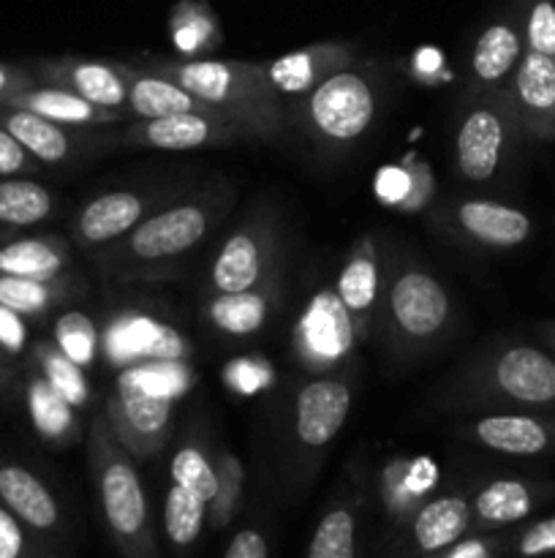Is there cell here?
<instances>
[{"label": "cell", "instance_id": "obj_1", "mask_svg": "<svg viewBox=\"0 0 555 558\" xmlns=\"http://www.w3.org/2000/svg\"><path fill=\"white\" fill-rule=\"evenodd\" d=\"M145 69L169 76L215 112L232 120L245 136L272 142L286 129V107L267 80L264 63L215 58H150Z\"/></svg>", "mask_w": 555, "mask_h": 558}, {"label": "cell", "instance_id": "obj_2", "mask_svg": "<svg viewBox=\"0 0 555 558\" xmlns=\"http://www.w3.org/2000/svg\"><path fill=\"white\" fill-rule=\"evenodd\" d=\"M87 463L103 526L120 558H161L150 501L136 472V461L112 434L103 412L92 417L87 430Z\"/></svg>", "mask_w": 555, "mask_h": 558}, {"label": "cell", "instance_id": "obj_3", "mask_svg": "<svg viewBox=\"0 0 555 558\" xmlns=\"http://www.w3.org/2000/svg\"><path fill=\"white\" fill-rule=\"evenodd\" d=\"M384 80L379 69L365 60H354L335 71L305 96L283 104L286 120L297 125L321 150H346L357 145L381 112Z\"/></svg>", "mask_w": 555, "mask_h": 558}, {"label": "cell", "instance_id": "obj_4", "mask_svg": "<svg viewBox=\"0 0 555 558\" xmlns=\"http://www.w3.org/2000/svg\"><path fill=\"white\" fill-rule=\"evenodd\" d=\"M223 210L226 202L218 199V194L196 196L156 210L141 218L123 240L96 256L98 272L120 281L150 276L158 267L190 254L210 234Z\"/></svg>", "mask_w": 555, "mask_h": 558}, {"label": "cell", "instance_id": "obj_5", "mask_svg": "<svg viewBox=\"0 0 555 558\" xmlns=\"http://www.w3.org/2000/svg\"><path fill=\"white\" fill-rule=\"evenodd\" d=\"M457 392L495 412L555 414V354L520 341L490 347L468 365Z\"/></svg>", "mask_w": 555, "mask_h": 558}, {"label": "cell", "instance_id": "obj_6", "mask_svg": "<svg viewBox=\"0 0 555 558\" xmlns=\"http://www.w3.org/2000/svg\"><path fill=\"white\" fill-rule=\"evenodd\" d=\"M381 325L400 354L435 347L452 325V298L444 283L414 262H397L381 287Z\"/></svg>", "mask_w": 555, "mask_h": 558}, {"label": "cell", "instance_id": "obj_7", "mask_svg": "<svg viewBox=\"0 0 555 558\" xmlns=\"http://www.w3.org/2000/svg\"><path fill=\"white\" fill-rule=\"evenodd\" d=\"M520 142H526V136L517 123L506 87L477 93L473 104L462 112L460 123H457V172L468 183H488L504 169L506 158Z\"/></svg>", "mask_w": 555, "mask_h": 558}, {"label": "cell", "instance_id": "obj_8", "mask_svg": "<svg viewBox=\"0 0 555 558\" xmlns=\"http://www.w3.org/2000/svg\"><path fill=\"white\" fill-rule=\"evenodd\" d=\"M359 338L335 287H319L292 327L294 360L308 374H337L354 357Z\"/></svg>", "mask_w": 555, "mask_h": 558}, {"label": "cell", "instance_id": "obj_9", "mask_svg": "<svg viewBox=\"0 0 555 558\" xmlns=\"http://www.w3.org/2000/svg\"><path fill=\"white\" fill-rule=\"evenodd\" d=\"M278 276V229L272 213H254L221 243L207 287L212 294L248 292Z\"/></svg>", "mask_w": 555, "mask_h": 558}, {"label": "cell", "instance_id": "obj_10", "mask_svg": "<svg viewBox=\"0 0 555 558\" xmlns=\"http://www.w3.org/2000/svg\"><path fill=\"white\" fill-rule=\"evenodd\" d=\"M174 407L169 396L145 387L134 374H125L107 398L103 417L136 463L156 458L172 434Z\"/></svg>", "mask_w": 555, "mask_h": 558}, {"label": "cell", "instance_id": "obj_11", "mask_svg": "<svg viewBox=\"0 0 555 558\" xmlns=\"http://www.w3.org/2000/svg\"><path fill=\"white\" fill-rule=\"evenodd\" d=\"M245 140V131L221 112H180L166 118L131 120L123 142L141 150H201Z\"/></svg>", "mask_w": 555, "mask_h": 558}, {"label": "cell", "instance_id": "obj_12", "mask_svg": "<svg viewBox=\"0 0 555 558\" xmlns=\"http://www.w3.org/2000/svg\"><path fill=\"white\" fill-rule=\"evenodd\" d=\"M471 534V496L462 490L433 496L397 529L390 558L433 556Z\"/></svg>", "mask_w": 555, "mask_h": 558}, {"label": "cell", "instance_id": "obj_13", "mask_svg": "<svg viewBox=\"0 0 555 558\" xmlns=\"http://www.w3.org/2000/svg\"><path fill=\"white\" fill-rule=\"evenodd\" d=\"M0 505L20 518L33 534L65 554L69 523L63 507L47 483L27 466L0 458Z\"/></svg>", "mask_w": 555, "mask_h": 558}, {"label": "cell", "instance_id": "obj_14", "mask_svg": "<svg viewBox=\"0 0 555 558\" xmlns=\"http://www.w3.org/2000/svg\"><path fill=\"white\" fill-rule=\"evenodd\" d=\"M351 412V385L335 374L313 376L294 396L292 430L305 452H324Z\"/></svg>", "mask_w": 555, "mask_h": 558}, {"label": "cell", "instance_id": "obj_15", "mask_svg": "<svg viewBox=\"0 0 555 558\" xmlns=\"http://www.w3.org/2000/svg\"><path fill=\"white\" fill-rule=\"evenodd\" d=\"M131 69L134 65L96 58H47L33 65V76L44 82V85H54L76 93V96L87 98V101L98 104V107L125 112Z\"/></svg>", "mask_w": 555, "mask_h": 558}, {"label": "cell", "instance_id": "obj_16", "mask_svg": "<svg viewBox=\"0 0 555 558\" xmlns=\"http://www.w3.org/2000/svg\"><path fill=\"white\" fill-rule=\"evenodd\" d=\"M462 436L498 456H555V414L488 412L473 417L462 428Z\"/></svg>", "mask_w": 555, "mask_h": 558}, {"label": "cell", "instance_id": "obj_17", "mask_svg": "<svg viewBox=\"0 0 555 558\" xmlns=\"http://www.w3.org/2000/svg\"><path fill=\"white\" fill-rule=\"evenodd\" d=\"M506 93L526 142H555V58L526 49Z\"/></svg>", "mask_w": 555, "mask_h": 558}, {"label": "cell", "instance_id": "obj_18", "mask_svg": "<svg viewBox=\"0 0 555 558\" xmlns=\"http://www.w3.org/2000/svg\"><path fill=\"white\" fill-rule=\"evenodd\" d=\"M152 196L131 189L107 191L92 196L76 210L71 221V238L87 254H101L103 248L123 240L141 218H147Z\"/></svg>", "mask_w": 555, "mask_h": 558}, {"label": "cell", "instance_id": "obj_19", "mask_svg": "<svg viewBox=\"0 0 555 558\" xmlns=\"http://www.w3.org/2000/svg\"><path fill=\"white\" fill-rule=\"evenodd\" d=\"M354 60H357L354 44L321 41L294 49V52L281 54V58H272L270 63H264V71L272 90L281 96L283 104H288L319 87L321 82L330 80L335 71L351 65Z\"/></svg>", "mask_w": 555, "mask_h": 558}, {"label": "cell", "instance_id": "obj_20", "mask_svg": "<svg viewBox=\"0 0 555 558\" xmlns=\"http://www.w3.org/2000/svg\"><path fill=\"white\" fill-rule=\"evenodd\" d=\"M522 52H526V41H522L520 14H517V5L511 3V9L488 22L473 41L471 58H468L473 93L501 90L509 85Z\"/></svg>", "mask_w": 555, "mask_h": 558}, {"label": "cell", "instance_id": "obj_21", "mask_svg": "<svg viewBox=\"0 0 555 558\" xmlns=\"http://www.w3.org/2000/svg\"><path fill=\"white\" fill-rule=\"evenodd\" d=\"M555 485L522 477H495L471 490V534H490L522 523Z\"/></svg>", "mask_w": 555, "mask_h": 558}, {"label": "cell", "instance_id": "obj_22", "mask_svg": "<svg viewBox=\"0 0 555 558\" xmlns=\"http://www.w3.org/2000/svg\"><path fill=\"white\" fill-rule=\"evenodd\" d=\"M446 218L462 238L495 251L517 248L533 234V221L526 210L495 199H460L446 207Z\"/></svg>", "mask_w": 555, "mask_h": 558}, {"label": "cell", "instance_id": "obj_23", "mask_svg": "<svg viewBox=\"0 0 555 558\" xmlns=\"http://www.w3.org/2000/svg\"><path fill=\"white\" fill-rule=\"evenodd\" d=\"M335 292L341 294L348 316L354 322L359 343H365L373 330L381 300V251L375 238L365 234L348 248L341 270H337Z\"/></svg>", "mask_w": 555, "mask_h": 558}, {"label": "cell", "instance_id": "obj_24", "mask_svg": "<svg viewBox=\"0 0 555 558\" xmlns=\"http://www.w3.org/2000/svg\"><path fill=\"white\" fill-rule=\"evenodd\" d=\"M0 123L14 134V140L20 142L38 163H47V167H60V163L74 161V158L82 156V150H85V142L76 134V131L82 129L60 125L54 123V120H47L41 118V114L30 112V109L3 104V107H0Z\"/></svg>", "mask_w": 555, "mask_h": 558}, {"label": "cell", "instance_id": "obj_25", "mask_svg": "<svg viewBox=\"0 0 555 558\" xmlns=\"http://www.w3.org/2000/svg\"><path fill=\"white\" fill-rule=\"evenodd\" d=\"M9 107L30 109V112L54 120L60 125H69V129H96V125H114L128 120V114L120 112V109L98 107V104H90L87 98L76 96V93L44 85L38 80L27 90L16 93Z\"/></svg>", "mask_w": 555, "mask_h": 558}, {"label": "cell", "instance_id": "obj_26", "mask_svg": "<svg viewBox=\"0 0 555 558\" xmlns=\"http://www.w3.org/2000/svg\"><path fill=\"white\" fill-rule=\"evenodd\" d=\"M278 300V276L261 287L234 294H210L205 316L212 330L226 338H250L264 330Z\"/></svg>", "mask_w": 555, "mask_h": 558}, {"label": "cell", "instance_id": "obj_27", "mask_svg": "<svg viewBox=\"0 0 555 558\" xmlns=\"http://www.w3.org/2000/svg\"><path fill=\"white\" fill-rule=\"evenodd\" d=\"M125 112L134 120H150L180 112H215V109L201 101V98H196L190 90H185L183 85L169 80V76L156 74L145 65H134L131 69Z\"/></svg>", "mask_w": 555, "mask_h": 558}, {"label": "cell", "instance_id": "obj_28", "mask_svg": "<svg viewBox=\"0 0 555 558\" xmlns=\"http://www.w3.org/2000/svg\"><path fill=\"white\" fill-rule=\"evenodd\" d=\"M71 245L58 234H20L0 245V272L20 278H49L71 272Z\"/></svg>", "mask_w": 555, "mask_h": 558}, {"label": "cell", "instance_id": "obj_29", "mask_svg": "<svg viewBox=\"0 0 555 558\" xmlns=\"http://www.w3.org/2000/svg\"><path fill=\"white\" fill-rule=\"evenodd\" d=\"M381 505L392 529H400L417 512L435 485V463L428 458H395L381 474Z\"/></svg>", "mask_w": 555, "mask_h": 558}, {"label": "cell", "instance_id": "obj_30", "mask_svg": "<svg viewBox=\"0 0 555 558\" xmlns=\"http://www.w3.org/2000/svg\"><path fill=\"white\" fill-rule=\"evenodd\" d=\"M305 558H365L362 507L351 494H341L316 521Z\"/></svg>", "mask_w": 555, "mask_h": 558}, {"label": "cell", "instance_id": "obj_31", "mask_svg": "<svg viewBox=\"0 0 555 558\" xmlns=\"http://www.w3.org/2000/svg\"><path fill=\"white\" fill-rule=\"evenodd\" d=\"M22 398H25L27 417H30L33 430L41 436L47 445L65 447L74 445L79 436V420L76 409L38 374L36 368L27 371L25 385H22Z\"/></svg>", "mask_w": 555, "mask_h": 558}, {"label": "cell", "instance_id": "obj_32", "mask_svg": "<svg viewBox=\"0 0 555 558\" xmlns=\"http://www.w3.org/2000/svg\"><path fill=\"white\" fill-rule=\"evenodd\" d=\"M54 194L30 178H0V245L54 216Z\"/></svg>", "mask_w": 555, "mask_h": 558}, {"label": "cell", "instance_id": "obj_33", "mask_svg": "<svg viewBox=\"0 0 555 558\" xmlns=\"http://www.w3.org/2000/svg\"><path fill=\"white\" fill-rule=\"evenodd\" d=\"M82 292V281L76 276H60L41 281V278H20L0 272V303L22 314L25 319H44L60 305L74 300Z\"/></svg>", "mask_w": 555, "mask_h": 558}, {"label": "cell", "instance_id": "obj_34", "mask_svg": "<svg viewBox=\"0 0 555 558\" xmlns=\"http://www.w3.org/2000/svg\"><path fill=\"white\" fill-rule=\"evenodd\" d=\"M207 512H210V501L177 483L169 485L166 499H163V534L172 554L185 556L196 548L205 532Z\"/></svg>", "mask_w": 555, "mask_h": 558}, {"label": "cell", "instance_id": "obj_35", "mask_svg": "<svg viewBox=\"0 0 555 558\" xmlns=\"http://www.w3.org/2000/svg\"><path fill=\"white\" fill-rule=\"evenodd\" d=\"M30 368H36L71 407L79 412L90 403V381H87L85 368L71 363L54 341H38L30 349Z\"/></svg>", "mask_w": 555, "mask_h": 558}, {"label": "cell", "instance_id": "obj_36", "mask_svg": "<svg viewBox=\"0 0 555 558\" xmlns=\"http://www.w3.org/2000/svg\"><path fill=\"white\" fill-rule=\"evenodd\" d=\"M215 474L218 488L210 501V512H207V523L215 532H223L243 505V488H245V469L234 452L221 450L215 456Z\"/></svg>", "mask_w": 555, "mask_h": 558}, {"label": "cell", "instance_id": "obj_37", "mask_svg": "<svg viewBox=\"0 0 555 558\" xmlns=\"http://www.w3.org/2000/svg\"><path fill=\"white\" fill-rule=\"evenodd\" d=\"M52 341L79 368L87 371L90 365H96L101 338H98L96 322L87 314H82V311H65V314L54 319Z\"/></svg>", "mask_w": 555, "mask_h": 558}, {"label": "cell", "instance_id": "obj_38", "mask_svg": "<svg viewBox=\"0 0 555 558\" xmlns=\"http://www.w3.org/2000/svg\"><path fill=\"white\" fill-rule=\"evenodd\" d=\"M169 474H172V483L194 490V494H199L205 501H212V496H215V461H210L207 452L201 450L196 441H185V445L174 452Z\"/></svg>", "mask_w": 555, "mask_h": 558}, {"label": "cell", "instance_id": "obj_39", "mask_svg": "<svg viewBox=\"0 0 555 558\" xmlns=\"http://www.w3.org/2000/svg\"><path fill=\"white\" fill-rule=\"evenodd\" d=\"M528 52L555 58V0H515Z\"/></svg>", "mask_w": 555, "mask_h": 558}, {"label": "cell", "instance_id": "obj_40", "mask_svg": "<svg viewBox=\"0 0 555 558\" xmlns=\"http://www.w3.org/2000/svg\"><path fill=\"white\" fill-rule=\"evenodd\" d=\"M0 558H63L58 548L44 543L16 515L0 505Z\"/></svg>", "mask_w": 555, "mask_h": 558}, {"label": "cell", "instance_id": "obj_41", "mask_svg": "<svg viewBox=\"0 0 555 558\" xmlns=\"http://www.w3.org/2000/svg\"><path fill=\"white\" fill-rule=\"evenodd\" d=\"M506 550H511V556L515 558L553 556L555 554V515L522 529V532L511 539V545Z\"/></svg>", "mask_w": 555, "mask_h": 558}, {"label": "cell", "instance_id": "obj_42", "mask_svg": "<svg viewBox=\"0 0 555 558\" xmlns=\"http://www.w3.org/2000/svg\"><path fill=\"white\" fill-rule=\"evenodd\" d=\"M504 550H506V539L498 537L495 532H490V534H468V537H462L460 543L422 558H501L504 556Z\"/></svg>", "mask_w": 555, "mask_h": 558}, {"label": "cell", "instance_id": "obj_43", "mask_svg": "<svg viewBox=\"0 0 555 558\" xmlns=\"http://www.w3.org/2000/svg\"><path fill=\"white\" fill-rule=\"evenodd\" d=\"M38 167L41 163L0 123V178H27V174L38 172Z\"/></svg>", "mask_w": 555, "mask_h": 558}, {"label": "cell", "instance_id": "obj_44", "mask_svg": "<svg viewBox=\"0 0 555 558\" xmlns=\"http://www.w3.org/2000/svg\"><path fill=\"white\" fill-rule=\"evenodd\" d=\"M30 343V330H27V319L9 305L0 303V352L9 360L22 357Z\"/></svg>", "mask_w": 555, "mask_h": 558}, {"label": "cell", "instance_id": "obj_45", "mask_svg": "<svg viewBox=\"0 0 555 558\" xmlns=\"http://www.w3.org/2000/svg\"><path fill=\"white\" fill-rule=\"evenodd\" d=\"M433 191H435V180L428 163L411 161V167H408V191L406 196H403L400 205H397V210L400 213L424 210L428 202L433 199Z\"/></svg>", "mask_w": 555, "mask_h": 558}, {"label": "cell", "instance_id": "obj_46", "mask_svg": "<svg viewBox=\"0 0 555 558\" xmlns=\"http://www.w3.org/2000/svg\"><path fill=\"white\" fill-rule=\"evenodd\" d=\"M223 558H270V543L261 529L245 526L229 539Z\"/></svg>", "mask_w": 555, "mask_h": 558}, {"label": "cell", "instance_id": "obj_47", "mask_svg": "<svg viewBox=\"0 0 555 558\" xmlns=\"http://www.w3.org/2000/svg\"><path fill=\"white\" fill-rule=\"evenodd\" d=\"M33 82H36L33 71L22 69V65H14V63H0V107L9 104L16 93L27 90Z\"/></svg>", "mask_w": 555, "mask_h": 558}, {"label": "cell", "instance_id": "obj_48", "mask_svg": "<svg viewBox=\"0 0 555 558\" xmlns=\"http://www.w3.org/2000/svg\"><path fill=\"white\" fill-rule=\"evenodd\" d=\"M536 336L542 338V341H544V347H547L550 352L555 354V319H550V322H542V325L536 327Z\"/></svg>", "mask_w": 555, "mask_h": 558}, {"label": "cell", "instance_id": "obj_49", "mask_svg": "<svg viewBox=\"0 0 555 558\" xmlns=\"http://www.w3.org/2000/svg\"><path fill=\"white\" fill-rule=\"evenodd\" d=\"M11 381H14V368L9 365V357L0 352V390H3V387H11Z\"/></svg>", "mask_w": 555, "mask_h": 558}]
</instances>
